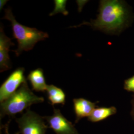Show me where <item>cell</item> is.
I'll use <instances>...</instances> for the list:
<instances>
[{
	"label": "cell",
	"mask_w": 134,
	"mask_h": 134,
	"mask_svg": "<svg viewBox=\"0 0 134 134\" xmlns=\"http://www.w3.org/2000/svg\"><path fill=\"white\" fill-rule=\"evenodd\" d=\"M129 17V10L122 1L103 0L100 1L99 14L97 18L91 20V23L84 22L77 26L88 24L94 29L107 34H115L126 25Z\"/></svg>",
	"instance_id": "1"
},
{
	"label": "cell",
	"mask_w": 134,
	"mask_h": 134,
	"mask_svg": "<svg viewBox=\"0 0 134 134\" xmlns=\"http://www.w3.org/2000/svg\"><path fill=\"white\" fill-rule=\"evenodd\" d=\"M3 19H8L10 22L14 37L18 41V48L14 51L16 56H19L24 51L32 50L38 42L44 40L49 37L46 32L20 24L16 20L10 8L5 10Z\"/></svg>",
	"instance_id": "2"
},
{
	"label": "cell",
	"mask_w": 134,
	"mask_h": 134,
	"mask_svg": "<svg viewBox=\"0 0 134 134\" xmlns=\"http://www.w3.org/2000/svg\"><path fill=\"white\" fill-rule=\"evenodd\" d=\"M44 101L43 97L34 94L26 81L14 94L1 103V118L5 115L14 117L16 114L29 109L31 105L43 102Z\"/></svg>",
	"instance_id": "3"
},
{
	"label": "cell",
	"mask_w": 134,
	"mask_h": 134,
	"mask_svg": "<svg viewBox=\"0 0 134 134\" xmlns=\"http://www.w3.org/2000/svg\"><path fill=\"white\" fill-rule=\"evenodd\" d=\"M43 117L29 109L19 118L16 119L21 134H45L49 127Z\"/></svg>",
	"instance_id": "4"
},
{
	"label": "cell",
	"mask_w": 134,
	"mask_h": 134,
	"mask_svg": "<svg viewBox=\"0 0 134 134\" xmlns=\"http://www.w3.org/2000/svg\"><path fill=\"white\" fill-rule=\"evenodd\" d=\"M24 69L20 67L12 72L0 87V102H4L14 94L18 88L26 81Z\"/></svg>",
	"instance_id": "5"
},
{
	"label": "cell",
	"mask_w": 134,
	"mask_h": 134,
	"mask_svg": "<svg viewBox=\"0 0 134 134\" xmlns=\"http://www.w3.org/2000/svg\"><path fill=\"white\" fill-rule=\"evenodd\" d=\"M43 118L47 121L49 128L56 134H80L72 122L67 120L59 109L54 108L53 115L43 117Z\"/></svg>",
	"instance_id": "6"
},
{
	"label": "cell",
	"mask_w": 134,
	"mask_h": 134,
	"mask_svg": "<svg viewBox=\"0 0 134 134\" xmlns=\"http://www.w3.org/2000/svg\"><path fill=\"white\" fill-rule=\"evenodd\" d=\"M14 45V44L11 41V39L5 35L3 27L1 26L0 29V70L1 72L10 69L11 63L9 52L10 47Z\"/></svg>",
	"instance_id": "7"
},
{
	"label": "cell",
	"mask_w": 134,
	"mask_h": 134,
	"mask_svg": "<svg viewBox=\"0 0 134 134\" xmlns=\"http://www.w3.org/2000/svg\"><path fill=\"white\" fill-rule=\"evenodd\" d=\"M73 103L76 117V123L83 118L88 117L96 106V102H92L82 98L74 99Z\"/></svg>",
	"instance_id": "8"
},
{
	"label": "cell",
	"mask_w": 134,
	"mask_h": 134,
	"mask_svg": "<svg viewBox=\"0 0 134 134\" xmlns=\"http://www.w3.org/2000/svg\"><path fill=\"white\" fill-rule=\"evenodd\" d=\"M32 87V90L37 92L46 91L47 86L46 83L43 70L38 68L29 72L27 76Z\"/></svg>",
	"instance_id": "9"
},
{
	"label": "cell",
	"mask_w": 134,
	"mask_h": 134,
	"mask_svg": "<svg viewBox=\"0 0 134 134\" xmlns=\"http://www.w3.org/2000/svg\"><path fill=\"white\" fill-rule=\"evenodd\" d=\"M116 112L117 109L114 106L97 107L94 109L91 115L88 117V120L91 122H98L114 115Z\"/></svg>",
	"instance_id": "10"
},
{
	"label": "cell",
	"mask_w": 134,
	"mask_h": 134,
	"mask_svg": "<svg viewBox=\"0 0 134 134\" xmlns=\"http://www.w3.org/2000/svg\"><path fill=\"white\" fill-rule=\"evenodd\" d=\"M47 94L49 101L52 105L56 104L64 105L66 102V94L62 90L54 85H48Z\"/></svg>",
	"instance_id": "11"
},
{
	"label": "cell",
	"mask_w": 134,
	"mask_h": 134,
	"mask_svg": "<svg viewBox=\"0 0 134 134\" xmlns=\"http://www.w3.org/2000/svg\"><path fill=\"white\" fill-rule=\"evenodd\" d=\"M67 2L66 0H55L54 9L53 12L49 14V16H53L58 13H61L64 15H67L69 14V12L66 9Z\"/></svg>",
	"instance_id": "12"
},
{
	"label": "cell",
	"mask_w": 134,
	"mask_h": 134,
	"mask_svg": "<svg viewBox=\"0 0 134 134\" xmlns=\"http://www.w3.org/2000/svg\"><path fill=\"white\" fill-rule=\"evenodd\" d=\"M124 89L134 93V76L126 80L124 82Z\"/></svg>",
	"instance_id": "13"
},
{
	"label": "cell",
	"mask_w": 134,
	"mask_h": 134,
	"mask_svg": "<svg viewBox=\"0 0 134 134\" xmlns=\"http://www.w3.org/2000/svg\"><path fill=\"white\" fill-rule=\"evenodd\" d=\"M132 110L131 111V115L133 118V119L134 120V96H133V99L132 100Z\"/></svg>",
	"instance_id": "14"
},
{
	"label": "cell",
	"mask_w": 134,
	"mask_h": 134,
	"mask_svg": "<svg viewBox=\"0 0 134 134\" xmlns=\"http://www.w3.org/2000/svg\"><path fill=\"white\" fill-rule=\"evenodd\" d=\"M9 123H10V121H9L8 122V123L7 124H5V134H9V131H8V129H9ZM20 134V132H17V133H16L15 134Z\"/></svg>",
	"instance_id": "15"
},
{
	"label": "cell",
	"mask_w": 134,
	"mask_h": 134,
	"mask_svg": "<svg viewBox=\"0 0 134 134\" xmlns=\"http://www.w3.org/2000/svg\"><path fill=\"white\" fill-rule=\"evenodd\" d=\"M7 2H8V1H5V0H1L0 1V10H1L3 9V7L6 4Z\"/></svg>",
	"instance_id": "16"
}]
</instances>
